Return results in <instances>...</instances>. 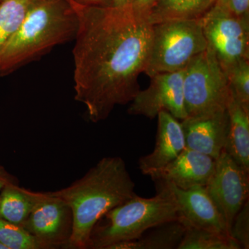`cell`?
Wrapping results in <instances>:
<instances>
[{"instance_id": "cell-1", "label": "cell", "mask_w": 249, "mask_h": 249, "mask_svg": "<svg viewBox=\"0 0 249 249\" xmlns=\"http://www.w3.org/2000/svg\"><path fill=\"white\" fill-rule=\"evenodd\" d=\"M76 12L73 49L75 99L91 122L107 119L117 106L132 102L146 69L152 25L130 4L85 6L67 0Z\"/></svg>"}, {"instance_id": "cell-2", "label": "cell", "mask_w": 249, "mask_h": 249, "mask_svg": "<svg viewBox=\"0 0 249 249\" xmlns=\"http://www.w3.org/2000/svg\"><path fill=\"white\" fill-rule=\"evenodd\" d=\"M135 183L120 157L101 159L83 178L52 192L71 208L73 231L67 249H87L98 221L136 194Z\"/></svg>"}, {"instance_id": "cell-3", "label": "cell", "mask_w": 249, "mask_h": 249, "mask_svg": "<svg viewBox=\"0 0 249 249\" xmlns=\"http://www.w3.org/2000/svg\"><path fill=\"white\" fill-rule=\"evenodd\" d=\"M77 29L76 12L67 0H37L0 53V76L73 40Z\"/></svg>"}, {"instance_id": "cell-4", "label": "cell", "mask_w": 249, "mask_h": 249, "mask_svg": "<svg viewBox=\"0 0 249 249\" xmlns=\"http://www.w3.org/2000/svg\"><path fill=\"white\" fill-rule=\"evenodd\" d=\"M156 185L155 196L135 195L106 213L93 227L88 249H108L119 242L137 240L152 228L178 221V206L171 191L161 183Z\"/></svg>"}, {"instance_id": "cell-5", "label": "cell", "mask_w": 249, "mask_h": 249, "mask_svg": "<svg viewBox=\"0 0 249 249\" xmlns=\"http://www.w3.org/2000/svg\"><path fill=\"white\" fill-rule=\"evenodd\" d=\"M152 25L151 45L144 72L150 78L157 73L184 70L207 49L199 19H169Z\"/></svg>"}, {"instance_id": "cell-6", "label": "cell", "mask_w": 249, "mask_h": 249, "mask_svg": "<svg viewBox=\"0 0 249 249\" xmlns=\"http://www.w3.org/2000/svg\"><path fill=\"white\" fill-rule=\"evenodd\" d=\"M183 89L188 116L227 109L231 90L225 71L209 45L183 70Z\"/></svg>"}, {"instance_id": "cell-7", "label": "cell", "mask_w": 249, "mask_h": 249, "mask_svg": "<svg viewBox=\"0 0 249 249\" xmlns=\"http://www.w3.org/2000/svg\"><path fill=\"white\" fill-rule=\"evenodd\" d=\"M208 45L223 68L249 59V22L226 8L212 6L199 19Z\"/></svg>"}, {"instance_id": "cell-8", "label": "cell", "mask_w": 249, "mask_h": 249, "mask_svg": "<svg viewBox=\"0 0 249 249\" xmlns=\"http://www.w3.org/2000/svg\"><path fill=\"white\" fill-rule=\"evenodd\" d=\"M205 188L231 232L234 219L249 200V172L224 150L216 160L214 173Z\"/></svg>"}, {"instance_id": "cell-9", "label": "cell", "mask_w": 249, "mask_h": 249, "mask_svg": "<svg viewBox=\"0 0 249 249\" xmlns=\"http://www.w3.org/2000/svg\"><path fill=\"white\" fill-rule=\"evenodd\" d=\"M71 208L52 192L44 193L22 227L43 249H67L73 231Z\"/></svg>"}, {"instance_id": "cell-10", "label": "cell", "mask_w": 249, "mask_h": 249, "mask_svg": "<svg viewBox=\"0 0 249 249\" xmlns=\"http://www.w3.org/2000/svg\"><path fill=\"white\" fill-rule=\"evenodd\" d=\"M147 89L139 90L131 102L127 112L150 119L161 111L169 112L179 121L187 118L183 98V70L160 73L152 77Z\"/></svg>"}, {"instance_id": "cell-11", "label": "cell", "mask_w": 249, "mask_h": 249, "mask_svg": "<svg viewBox=\"0 0 249 249\" xmlns=\"http://www.w3.org/2000/svg\"><path fill=\"white\" fill-rule=\"evenodd\" d=\"M156 183L165 185L171 191L178 206V221L186 229H201L231 235L227 223L204 186L183 190L170 183Z\"/></svg>"}, {"instance_id": "cell-12", "label": "cell", "mask_w": 249, "mask_h": 249, "mask_svg": "<svg viewBox=\"0 0 249 249\" xmlns=\"http://www.w3.org/2000/svg\"><path fill=\"white\" fill-rule=\"evenodd\" d=\"M186 148L217 160L225 148L229 116L227 109L188 116L181 121Z\"/></svg>"}, {"instance_id": "cell-13", "label": "cell", "mask_w": 249, "mask_h": 249, "mask_svg": "<svg viewBox=\"0 0 249 249\" xmlns=\"http://www.w3.org/2000/svg\"><path fill=\"white\" fill-rule=\"evenodd\" d=\"M216 160L186 148L171 163L150 176L155 183H170L183 190L206 186L215 169Z\"/></svg>"}, {"instance_id": "cell-14", "label": "cell", "mask_w": 249, "mask_h": 249, "mask_svg": "<svg viewBox=\"0 0 249 249\" xmlns=\"http://www.w3.org/2000/svg\"><path fill=\"white\" fill-rule=\"evenodd\" d=\"M157 117L155 148L139 160L141 172L149 177L171 163L186 148L181 121L164 110L160 111Z\"/></svg>"}, {"instance_id": "cell-15", "label": "cell", "mask_w": 249, "mask_h": 249, "mask_svg": "<svg viewBox=\"0 0 249 249\" xmlns=\"http://www.w3.org/2000/svg\"><path fill=\"white\" fill-rule=\"evenodd\" d=\"M229 130L224 150L249 172V111L231 96L227 106Z\"/></svg>"}, {"instance_id": "cell-16", "label": "cell", "mask_w": 249, "mask_h": 249, "mask_svg": "<svg viewBox=\"0 0 249 249\" xmlns=\"http://www.w3.org/2000/svg\"><path fill=\"white\" fill-rule=\"evenodd\" d=\"M43 194L8 183L0 193V218L22 227Z\"/></svg>"}, {"instance_id": "cell-17", "label": "cell", "mask_w": 249, "mask_h": 249, "mask_svg": "<svg viewBox=\"0 0 249 249\" xmlns=\"http://www.w3.org/2000/svg\"><path fill=\"white\" fill-rule=\"evenodd\" d=\"M153 229L137 240L119 242L108 249H178L186 231V228L178 221L166 223Z\"/></svg>"}, {"instance_id": "cell-18", "label": "cell", "mask_w": 249, "mask_h": 249, "mask_svg": "<svg viewBox=\"0 0 249 249\" xmlns=\"http://www.w3.org/2000/svg\"><path fill=\"white\" fill-rule=\"evenodd\" d=\"M212 6L213 0H160L147 21L200 19Z\"/></svg>"}, {"instance_id": "cell-19", "label": "cell", "mask_w": 249, "mask_h": 249, "mask_svg": "<svg viewBox=\"0 0 249 249\" xmlns=\"http://www.w3.org/2000/svg\"><path fill=\"white\" fill-rule=\"evenodd\" d=\"M37 0H4L0 3V53Z\"/></svg>"}, {"instance_id": "cell-20", "label": "cell", "mask_w": 249, "mask_h": 249, "mask_svg": "<svg viewBox=\"0 0 249 249\" xmlns=\"http://www.w3.org/2000/svg\"><path fill=\"white\" fill-rule=\"evenodd\" d=\"M240 244L229 235L196 229H186L177 249H240Z\"/></svg>"}, {"instance_id": "cell-21", "label": "cell", "mask_w": 249, "mask_h": 249, "mask_svg": "<svg viewBox=\"0 0 249 249\" xmlns=\"http://www.w3.org/2000/svg\"><path fill=\"white\" fill-rule=\"evenodd\" d=\"M224 69L232 94L249 111V60L244 58Z\"/></svg>"}, {"instance_id": "cell-22", "label": "cell", "mask_w": 249, "mask_h": 249, "mask_svg": "<svg viewBox=\"0 0 249 249\" xmlns=\"http://www.w3.org/2000/svg\"><path fill=\"white\" fill-rule=\"evenodd\" d=\"M0 243L6 249H43L37 239L25 229L1 218Z\"/></svg>"}, {"instance_id": "cell-23", "label": "cell", "mask_w": 249, "mask_h": 249, "mask_svg": "<svg viewBox=\"0 0 249 249\" xmlns=\"http://www.w3.org/2000/svg\"><path fill=\"white\" fill-rule=\"evenodd\" d=\"M242 249H249V203L244 204L232 222L230 232Z\"/></svg>"}, {"instance_id": "cell-24", "label": "cell", "mask_w": 249, "mask_h": 249, "mask_svg": "<svg viewBox=\"0 0 249 249\" xmlns=\"http://www.w3.org/2000/svg\"><path fill=\"white\" fill-rule=\"evenodd\" d=\"M159 1L160 0H131L129 4L134 14L147 21Z\"/></svg>"}, {"instance_id": "cell-25", "label": "cell", "mask_w": 249, "mask_h": 249, "mask_svg": "<svg viewBox=\"0 0 249 249\" xmlns=\"http://www.w3.org/2000/svg\"><path fill=\"white\" fill-rule=\"evenodd\" d=\"M226 8L236 17L249 20V0H228Z\"/></svg>"}, {"instance_id": "cell-26", "label": "cell", "mask_w": 249, "mask_h": 249, "mask_svg": "<svg viewBox=\"0 0 249 249\" xmlns=\"http://www.w3.org/2000/svg\"><path fill=\"white\" fill-rule=\"evenodd\" d=\"M76 4L85 6H112L113 0H71Z\"/></svg>"}, {"instance_id": "cell-27", "label": "cell", "mask_w": 249, "mask_h": 249, "mask_svg": "<svg viewBox=\"0 0 249 249\" xmlns=\"http://www.w3.org/2000/svg\"><path fill=\"white\" fill-rule=\"evenodd\" d=\"M11 182H18V180L0 165V191L6 184Z\"/></svg>"}, {"instance_id": "cell-28", "label": "cell", "mask_w": 249, "mask_h": 249, "mask_svg": "<svg viewBox=\"0 0 249 249\" xmlns=\"http://www.w3.org/2000/svg\"><path fill=\"white\" fill-rule=\"evenodd\" d=\"M131 0H113V5L114 6H123L129 4Z\"/></svg>"}, {"instance_id": "cell-29", "label": "cell", "mask_w": 249, "mask_h": 249, "mask_svg": "<svg viewBox=\"0 0 249 249\" xmlns=\"http://www.w3.org/2000/svg\"><path fill=\"white\" fill-rule=\"evenodd\" d=\"M228 0H213V6H219V7L226 8ZM227 9V8H226Z\"/></svg>"}, {"instance_id": "cell-30", "label": "cell", "mask_w": 249, "mask_h": 249, "mask_svg": "<svg viewBox=\"0 0 249 249\" xmlns=\"http://www.w3.org/2000/svg\"><path fill=\"white\" fill-rule=\"evenodd\" d=\"M0 249H6V248L4 247V245H2L1 243H0Z\"/></svg>"}, {"instance_id": "cell-31", "label": "cell", "mask_w": 249, "mask_h": 249, "mask_svg": "<svg viewBox=\"0 0 249 249\" xmlns=\"http://www.w3.org/2000/svg\"><path fill=\"white\" fill-rule=\"evenodd\" d=\"M3 1H4V0H0V3L2 2Z\"/></svg>"}]
</instances>
